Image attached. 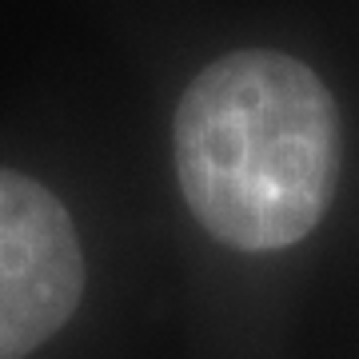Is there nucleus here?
I'll list each match as a JSON object with an SVG mask.
<instances>
[{"label":"nucleus","mask_w":359,"mask_h":359,"mask_svg":"<svg viewBox=\"0 0 359 359\" xmlns=\"http://www.w3.org/2000/svg\"><path fill=\"white\" fill-rule=\"evenodd\" d=\"M84 295V252L56 196L0 168V359L48 344Z\"/></svg>","instance_id":"2"},{"label":"nucleus","mask_w":359,"mask_h":359,"mask_svg":"<svg viewBox=\"0 0 359 359\" xmlns=\"http://www.w3.org/2000/svg\"><path fill=\"white\" fill-rule=\"evenodd\" d=\"M176 176L192 216L219 244H299L339 184L332 92L287 52H228L176 104Z\"/></svg>","instance_id":"1"}]
</instances>
